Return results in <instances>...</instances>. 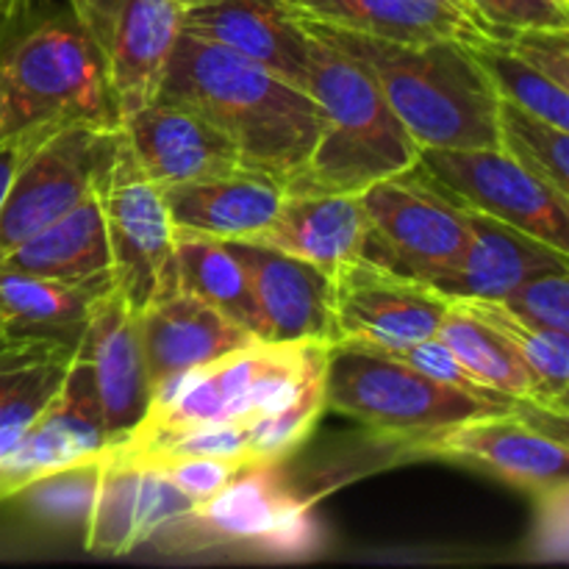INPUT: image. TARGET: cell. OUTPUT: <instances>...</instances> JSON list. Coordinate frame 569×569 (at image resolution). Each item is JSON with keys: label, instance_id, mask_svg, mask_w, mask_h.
<instances>
[{"label": "cell", "instance_id": "obj_1", "mask_svg": "<svg viewBox=\"0 0 569 569\" xmlns=\"http://www.w3.org/2000/svg\"><path fill=\"white\" fill-rule=\"evenodd\" d=\"M156 98L203 114L237 148L244 170L287 187L315 150L322 114L309 92L256 61L181 33Z\"/></svg>", "mask_w": 569, "mask_h": 569}, {"label": "cell", "instance_id": "obj_2", "mask_svg": "<svg viewBox=\"0 0 569 569\" xmlns=\"http://www.w3.org/2000/svg\"><path fill=\"white\" fill-rule=\"evenodd\" d=\"M300 22L365 67L417 148H498L500 98L470 44L389 42L306 17Z\"/></svg>", "mask_w": 569, "mask_h": 569}, {"label": "cell", "instance_id": "obj_3", "mask_svg": "<svg viewBox=\"0 0 569 569\" xmlns=\"http://www.w3.org/2000/svg\"><path fill=\"white\" fill-rule=\"evenodd\" d=\"M306 28V26H303ZM303 89L322 114L320 137L303 170L283 192L361 194L417 164L415 139L389 109L365 67L315 33Z\"/></svg>", "mask_w": 569, "mask_h": 569}, {"label": "cell", "instance_id": "obj_4", "mask_svg": "<svg viewBox=\"0 0 569 569\" xmlns=\"http://www.w3.org/2000/svg\"><path fill=\"white\" fill-rule=\"evenodd\" d=\"M326 365V345L256 342L170 378L150 395L148 415L109 453L139 459L192 428L248 422L287 406Z\"/></svg>", "mask_w": 569, "mask_h": 569}, {"label": "cell", "instance_id": "obj_5", "mask_svg": "<svg viewBox=\"0 0 569 569\" xmlns=\"http://www.w3.org/2000/svg\"><path fill=\"white\" fill-rule=\"evenodd\" d=\"M322 395L326 409L411 448L461 422L517 411L433 381L395 356L359 342L328 345Z\"/></svg>", "mask_w": 569, "mask_h": 569}, {"label": "cell", "instance_id": "obj_6", "mask_svg": "<svg viewBox=\"0 0 569 569\" xmlns=\"http://www.w3.org/2000/svg\"><path fill=\"white\" fill-rule=\"evenodd\" d=\"M0 89L11 128L122 126L103 61L70 9L42 17L9 44L0 56Z\"/></svg>", "mask_w": 569, "mask_h": 569}, {"label": "cell", "instance_id": "obj_7", "mask_svg": "<svg viewBox=\"0 0 569 569\" xmlns=\"http://www.w3.org/2000/svg\"><path fill=\"white\" fill-rule=\"evenodd\" d=\"M111 253V281L133 315L176 289V226L164 189L133 159L126 133H114L94 181Z\"/></svg>", "mask_w": 569, "mask_h": 569}, {"label": "cell", "instance_id": "obj_8", "mask_svg": "<svg viewBox=\"0 0 569 569\" xmlns=\"http://www.w3.org/2000/svg\"><path fill=\"white\" fill-rule=\"evenodd\" d=\"M311 522L306 503L289 487L281 461L248 465L211 498L161 528L150 542L164 550L267 548L303 550Z\"/></svg>", "mask_w": 569, "mask_h": 569}, {"label": "cell", "instance_id": "obj_9", "mask_svg": "<svg viewBox=\"0 0 569 569\" xmlns=\"http://www.w3.org/2000/svg\"><path fill=\"white\" fill-rule=\"evenodd\" d=\"M367 214L361 259L431 287L470 239L467 209L439 192L420 167L372 183L359 194Z\"/></svg>", "mask_w": 569, "mask_h": 569}, {"label": "cell", "instance_id": "obj_10", "mask_svg": "<svg viewBox=\"0 0 569 569\" xmlns=\"http://www.w3.org/2000/svg\"><path fill=\"white\" fill-rule=\"evenodd\" d=\"M417 167L461 209L509 222L569 253V198L500 148H420Z\"/></svg>", "mask_w": 569, "mask_h": 569}, {"label": "cell", "instance_id": "obj_11", "mask_svg": "<svg viewBox=\"0 0 569 569\" xmlns=\"http://www.w3.org/2000/svg\"><path fill=\"white\" fill-rule=\"evenodd\" d=\"M550 422H567V417L522 406L517 411L461 422L415 450L476 465L509 487L553 498L567 492L569 450L567 431H550Z\"/></svg>", "mask_w": 569, "mask_h": 569}, {"label": "cell", "instance_id": "obj_12", "mask_svg": "<svg viewBox=\"0 0 569 569\" xmlns=\"http://www.w3.org/2000/svg\"><path fill=\"white\" fill-rule=\"evenodd\" d=\"M103 61L120 120L156 100L167 59L181 37L176 0H67Z\"/></svg>", "mask_w": 569, "mask_h": 569}, {"label": "cell", "instance_id": "obj_13", "mask_svg": "<svg viewBox=\"0 0 569 569\" xmlns=\"http://www.w3.org/2000/svg\"><path fill=\"white\" fill-rule=\"evenodd\" d=\"M117 131L72 122L26 156L0 209V259L92 194Z\"/></svg>", "mask_w": 569, "mask_h": 569}, {"label": "cell", "instance_id": "obj_14", "mask_svg": "<svg viewBox=\"0 0 569 569\" xmlns=\"http://www.w3.org/2000/svg\"><path fill=\"white\" fill-rule=\"evenodd\" d=\"M450 298L417 278L359 259L333 276L339 342L392 350L437 337Z\"/></svg>", "mask_w": 569, "mask_h": 569}, {"label": "cell", "instance_id": "obj_15", "mask_svg": "<svg viewBox=\"0 0 569 569\" xmlns=\"http://www.w3.org/2000/svg\"><path fill=\"white\" fill-rule=\"evenodd\" d=\"M111 448L114 442L103 426L87 370L81 359L72 356L61 392L14 450L0 459V500L26 492L56 472L100 461Z\"/></svg>", "mask_w": 569, "mask_h": 569}, {"label": "cell", "instance_id": "obj_16", "mask_svg": "<svg viewBox=\"0 0 569 569\" xmlns=\"http://www.w3.org/2000/svg\"><path fill=\"white\" fill-rule=\"evenodd\" d=\"M231 248L248 270L261 342H339L328 272L253 239H237Z\"/></svg>", "mask_w": 569, "mask_h": 569}, {"label": "cell", "instance_id": "obj_17", "mask_svg": "<svg viewBox=\"0 0 569 569\" xmlns=\"http://www.w3.org/2000/svg\"><path fill=\"white\" fill-rule=\"evenodd\" d=\"M76 356L87 370L103 426L117 448L148 415L150 383L137 315L114 287L106 289L89 311Z\"/></svg>", "mask_w": 569, "mask_h": 569}, {"label": "cell", "instance_id": "obj_18", "mask_svg": "<svg viewBox=\"0 0 569 569\" xmlns=\"http://www.w3.org/2000/svg\"><path fill=\"white\" fill-rule=\"evenodd\" d=\"M192 506L161 470L106 453L98 465L83 545L94 556L133 553Z\"/></svg>", "mask_w": 569, "mask_h": 569}, {"label": "cell", "instance_id": "obj_19", "mask_svg": "<svg viewBox=\"0 0 569 569\" xmlns=\"http://www.w3.org/2000/svg\"><path fill=\"white\" fill-rule=\"evenodd\" d=\"M120 128L137 164L161 189L244 170L231 139L189 106L156 98Z\"/></svg>", "mask_w": 569, "mask_h": 569}, {"label": "cell", "instance_id": "obj_20", "mask_svg": "<svg viewBox=\"0 0 569 569\" xmlns=\"http://www.w3.org/2000/svg\"><path fill=\"white\" fill-rule=\"evenodd\" d=\"M181 33L222 44L303 89L311 37L283 0H206L187 6Z\"/></svg>", "mask_w": 569, "mask_h": 569}, {"label": "cell", "instance_id": "obj_21", "mask_svg": "<svg viewBox=\"0 0 569 569\" xmlns=\"http://www.w3.org/2000/svg\"><path fill=\"white\" fill-rule=\"evenodd\" d=\"M150 395L170 378L261 342L206 300L170 289L137 315Z\"/></svg>", "mask_w": 569, "mask_h": 569}, {"label": "cell", "instance_id": "obj_22", "mask_svg": "<svg viewBox=\"0 0 569 569\" xmlns=\"http://www.w3.org/2000/svg\"><path fill=\"white\" fill-rule=\"evenodd\" d=\"M467 226L470 239L461 256L431 283L445 298L503 300L537 272L569 267V253L550 248L548 242L509 222L467 211Z\"/></svg>", "mask_w": 569, "mask_h": 569}, {"label": "cell", "instance_id": "obj_23", "mask_svg": "<svg viewBox=\"0 0 569 569\" xmlns=\"http://www.w3.org/2000/svg\"><path fill=\"white\" fill-rule=\"evenodd\" d=\"M337 276L365 256L367 214L359 194L283 192L270 226L253 239Z\"/></svg>", "mask_w": 569, "mask_h": 569}, {"label": "cell", "instance_id": "obj_24", "mask_svg": "<svg viewBox=\"0 0 569 569\" xmlns=\"http://www.w3.org/2000/svg\"><path fill=\"white\" fill-rule=\"evenodd\" d=\"M281 198L283 183L256 170H237L164 189V203L176 231L222 242L259 237L276 217Z\"/></svg>", "mask_w": 569, "mask_h": 569}, {"label": "cell", "instance_id": "obj_25", "mask_svg": "<svg viewBox=\"0 0 569 569\" xmlns=\"http://www.w3.org/2000/svg\"><path fill=\"white\" fill-rule=\"evenodd\" d=\"M295 14L342 31L389 42H461L495 39L470 14L442 0H283Z\"/></svg>", "mask_w": 569, "mask_h": 569}, {"label": "cell", "instance_id": "obj_26", "mask_svg": "<svg viewBox=\"0 0 569 569\" xmlns=\"http://www.w3.org/2000/svg\"><path fill=\"white\" fill-rule=\"evenodd\" d=\"M6 270L31 272L78 287H114L103 211L94 189L64 217L44 226L0 259Z\"/></svg>", "mask_w": 569, "mask_h": 569}, {"label": "cell", "instance_id": "obj_27", "mask_svg": "<svg viewBox=\"0 0 569 569\" xmlns=\"http://www.w3.org/2000/svg\"><path fill=\"white\" fill-rule=\"evenodd\" d=\"M106 289L111 287H78L0 267V345H78L89 311Z\"/></svg>", "mask_w": 569, "mask_h": 569}, {"label": "cell", "instance_id": "obj_28", "mask_svg": "<svg viewBox=\"0 0 569 569\" xmlns=\"http://www.w3.org/2000/svg\"><path fill=\"white\" fill-rule=\"evenodd\" d=\"M76 348L67 342L0 345V459L61 392Z\"/></svg>", "mask_w": 569, "mask_h": 569}, {"label": "cell", "instance_id": "obj_29", "mask_svg": "<svg viewBox=\"0 0 569 569\" xmlns=\"http://www.w3.org/2000/svg\"><path fill=\"white\" fill-rule=\"evenodd\" d=\"M176 283L259 339V309H256L253 289L231 242L176 231Z\"/></svg>", "mask_w": 569, "mask_h": 569}, {"label": "cell", "instance_id": "obj_30", "mask_svg": "<svg viewBox=\"0 0 569 569\" xmlns=\"http://www.w3.org/2000/svg\"><path fill=\"white\" fill-rule=\"evenodd\" d=\"M437 337L459 356L461 365L489 383L498 392L509 395V398L520 400V403L537 406V409L548 411L542 392H539L537 378L526 367V361L517 356L509 339L500 331H495L489 322L472 315L465 303L450 300L448 315H445L442 326H439Z\"/></svg>", "mask_w": 569, "mask_h": 569}, {"label": "cell", "instance_id": "obj_31", "mask_svg": "<svg viewBox=\"0 0 569 569\" xmlns=\"http://www.w3.org/2000/svg\"><path fill=\"white\" fill-rule=\"evenodd\" d=\"M472 315L503 333L517 350L531 376L537 378L539 392L550 415L567 417V378H569V333H550L528 326L526 320L506 309L500 300H459Z\"/></svg>", "mask_w": 569, "mask_h": 569}, {"label": "cell", "instance_id": "obj_32", "mask_svg": "<svg viewBox=\"0 0 569 569\" xmlns=\"http://www.w3.org/2000/svg\"><path fill=\"white\" fill-rule=\"evenodd\" d=\"M498 148L506 156L542 178L548 187L569 198V137L567 128L553 126L520 106L498 103Z\"/></svg>", "mask_w": 569, "mask_h": 569}, {"label": "cell", "instance_id": "obj_33", "mask_svg": "<svg viewBox=\"0 0 569 569\" xmlns=\"http://www.w3.org/2000/svg\"><path fill=\"white\" fill-rule=\"evenodd\" d=\"M472 56L487 72L489 83L500 100L520 106L542 120L559 128H569V92L559 83L550 81L528 61L511 53L500 39H487L481 44H470Z\"/></svg>", "mask_w": 569, "mask_h": 569}, {"label": "cell", "instance_id": "obj_34", "mask_svg": "<svg viewBox=\"0 0 569 569\" xmlns=\"http://www.w3.org/2000/svg\"><path fill=\"white\" fill-rule=\"evenodd\" d=\"M326 367V365H322ZM326 411V395H322V370L315 372L303 383L298 395L281 409L264 417L248 420L250 456L253 465L259 461H281L303 442Z\"/></svg>", "mask_w": 569, "mask_h": 569}, {"label": "cell", "instance_id": "obj_35", "mask_svg": "<svg viewBox=\"0 0 569 569\" xmlns=\"http://www.w3.org/2000/svg\"><path fill=\"white\" fill-rule=\"evenodd\" d=\"M378 350H381V348H378ZM383 353L395 356L398 361L415 367L417 372L433 378V381L448 383V387L461 389V392L472 395V398H478V400H487V403L509 406V409H520V406H528V403H520V400L509 398V395L498 392V389H492L489 383H483L478 376H472V372L467 370L465 365H461L459 356H456L453 350H450L448 345H445L439 337L422 339V342L406 345V348L383 350Z\"/></svg>", "mask_w": 569, "mask_h": 569}, {"label": "cell", "instance_id": "obj_36", "mask_svg": "<svg viewBox=\"0 0 569 569\" xmlns=\"http://www.w3.org/2000/svg\"><path fill=\"white\" fill-rule=\"evenodd\" d=\"M500 303L539 331L569 333V267L537 272Z\"/></svg>", "mask_w": 569, "mask_h": 569}, {"label": "cell", "instance_id": "obj_37", "mask_svg": "<svg viewBox=\"0 0 569 569\" xmlns=\"http://www.w3.org/2000/svg\"><path fill=\"white\" fill-rule=\"evenodd\" d=\"M467 9L495 39L526 28H569V11L553 0H467Z\"/></svg>", "mask_w": 569, "mask_h": 569}, {"label": "cell", "instance_id": "obj_38", "mask_svg": "<svg viewBox=\"0 0 569 569\" xmlns=\"http://www.w3.org/2000/svg\"><path fill=\"white\" fill-rule=\"evenodd\" d=\"M500 42L553 83L569 87V28H526Z\"/></svg>", "mask_w": 569, "mask_h": 569}, {"label": "cell", "instance_id": "obj_39", "mask_svg": "<svg viewBox=\"0 0 569 569\" xmlns=\"http://www.w3.org/2000/svg\"><path fill=\"white\" fill-rule=\"evenodd\" d=\"M156 470L164 472L167 481H170L172 487L181 489L192 503H200V500L220 492V489L226 487L239 470H242V465L228 459L192 456V459H176V461H164V465H156Z\"/></svg>", "mask_w": 569, "mask_h": 569}, {"label": "cell", "instance_id": "obj_40", "mask_svg": "<svg viewBox=\"0 0 569 569\" xmlns=\"http://www.w3.org/2000/svg\"><path fill=\"white\" fill-rule=\"evenodd\" d=\"M61 126H22L11 128L0 137V209H3V200L9 194L11 181H14L17 170L26 161V156L48 137L50 131H56Z\"/></svg>", "mask_w": 569, "mask_h": 569}, {"label": "cell", "instance_id": "obj_41", "mask_svg": "<svg viewBox=\"0 0 569 569\" xmlns=\"http://www.w3.org/2000/svg\"><path fill=\"white\" fill-rule=\"evenodd\" d=\"M0 131H11L9 103H6V94H3V89H0Z\"/></svg>", "mask_w": 569, "mask_h": 569}, {"label": "cell", "instance_id": "obj_42", "mask_svg": "<svg viewBox=\"0 0 569 569\" xmlns=\"http://www.w3.org/2000/svg\"><path fill=\"white\" fill-rule=\"evenodd\" d=\"M442 3H450V6H456V9L465 11V14H470V9H467V0H442Z\"/></svg>", "mask_w": 569, "mask_h": 569}, {"label": "cell", "instance_id": "obj_43", "mask_svg": "<svg viewBox=\"0 0 569 569\" xmlns=\"http://www.w3.org/2000/svg\"><path fill=\"white\" fill-rule=\"evenodd\" d=\"M178 6H183V9H187V6H198V3H206V0H176Z\"/></svg>", "mask_w": 569, "mask_h": 569}, {"label": "cell", "instance_id": "obj_44", "mask_svg": "<svg viewBox=\"0 0 569 569\" xmlns=\"http://www.w3.org/2000/svg\"><path fill=\"white\" fill-rule=\"evenodd\" d=\"M556 6H559V9H565V11H569V0H553Z\"/></svg>", "mask_w": 569, "mask_h": 569}, {"label": "cell", "instance_id": "obj_45", "mask_svg": "<svg viewBox=\"0 0 569 569\" xmlns=\"http://www.w3.org/2000/svg\"><path fill=\"white\" fill-rule=\"evenodd\" d=\"M3 133H6V131H0V137H3Z\"/></svg>", "mask_w": 569, "mask_h": 569}, {"label": "cell", "instance_id": "obj_46", "mask_svg": "<svg viewBox=\"0 0 569 569\" xmlns=\"http://www.w3.org/2000/svg\"><path fill=\"white\" fill-rule=\"evenodd\" d=\"M0 3H3V0H0Z\"/></svg>", "mask_w": 569, "mask_h": 569}]
</instances>
